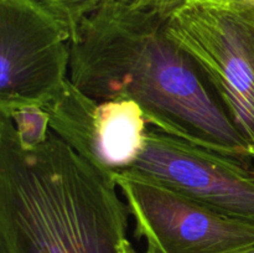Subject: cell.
<instances>
[{"label": "cell", "instance_id": "1", "mask_svg": "<svg viewBox=\"0 0 254 253\" xmlns=\"http://www.w3.org/2000/svg\"><path fill=\"white\" fill-rule=\"evenodd\" d=\"M166 19L119 0L106 2L69 41L68 78L98 102L135 101L150 128L254 161L197 66L169 37Z\"/></svg>", "mask_w": 254, "mask_h": 253}, {"label": "cell", "instance_id": "2", "mask_svg": "<svg viewBox=\"0 0 254 253\" xmlns=\"http://www.w3.org/2000/svg\"><path fill=\"white\" fill-rule=\"evenodd\" d=\"M129 216L114 171L54 131L24 150L0 116V253H129Z\"/></svg>", "mask_w": 254, "mask_h": 253}, {"label": "cell", "instance_id": "3", "mask_svg": "<svg viewBox=\"0 0 254 253\" xmlns=\"http://www.w3.org/2000/svg\"><path fill=\"white\" fill-rule=\"evenodd\" d=\"M254 160V0H185L166 19Z\"/></svg>", "mask_w": 254, "mask_h": 253}, {"label": "cell", "instance_id": "4", "mask_svg": "<svg viewBox=\"0 0 254 253\" xmlns=\"http://www.w3.org/2000/svg\"><path fill=\"white\" fill-rule=\"evenodd\" d=\"M134 233L156 253H225L254 243V222L217 212L154 179L114 171Z\"/></svg>", "mask_w": 254, "mask_h": 253}, {"label": "cell", "instance_id": "5", "mask_svg": "<svg viewBox=\"0 0 254 253\" xmlns=\"http://www.w3.org/2000/svg\"><path fill=\"white\" fill-rule=\"evenodd\" d=\"M69 40L39 0H0V114L41 107L68 79Z\"/></svg>", "mask_w": 254, "mask_h": 253}, {"label": "cell", "instance_id": "6", "mask_svg": "<svg viewBox=\"0 0 254 253\" xmlns=\"http://www.w3.org/2000/svg\"><path fill=\"white\" fill-rule=\"evenodd\" d=\"M150 128L145 148L128 170L154 179L223 215L254 222V166Z\"/></svg>", "mask_w": 254, "mask_h": 253}, {"label": "cell", "instance_id": "7", "mask_svg": "<svg viewBox=\"0 0 254 253\" xmlns=\"http://www.w3.org/2000/svg\"><path fill=\"white\" fill-rule=\"evenodd\" d=\"M149 124L141 107L131 99L98 102L94 114V143L101 168L128 170L145 148Z\"/></svg>", "mask_w": 254, "mask_h": 253}, {"label": "cell", "instance_id": "8", "mask_svg": "<svg viewBox=\"0 0 254 253\" xmlns=\"http://www.w3.org/2000/svg\"><path fill=\"white\" fill-rule=\"evenodd\" d=\"M97 106L98 101L83 93L68 78L41 108L49 116L51 130L79 155L98 165L94 143Z\"/></svg>", "mask_w": 254, "mask_h": 253}, {"label": "cell", "instance_id": "9", "mask_svg": "<svg viewBox=\"0 0 254 253\" xmlns=\"http://www.w3.org/2000/svg\"><path fill=\"white\" fill-rule=\"evenodd\" d=\"M11 119L17 139L24 150H34L46 143L51 134L50 119L46 112L37 104H25L9 114H0Z\"/></svg>", "mask_w": 254, "mask_h": 253}, {"label": "cell", "instance_id": "10", "mask_svg": "<svg viewBox=\"0 0 254 253\" xmlns=\"http://www.w3.org/2000/svg\"><path fill=\"white\" fill-rule=\"evenodd\" d=\"M39 1L49 7L66 25L72 40L82 21L111 0H39Z\"/></svg>", "mask_w": 254, "mask_h": 253}, {"label": "cell", "instance_id": "11", "mask_svg": "<svg viewBox=\"0 0 254 253\" xmlns=\"http://www.w3.org/2000/svg\"><path fill=\"white\" fill-rule=\"evenodd\" d=\"M119 1L133 5V6L155 10V11L161 12L164 15H169L185 0H119Z\"/></svg>", "mask_w": 254, "mask_h": 253}]
</instances>
